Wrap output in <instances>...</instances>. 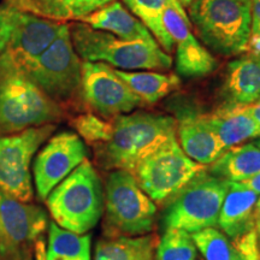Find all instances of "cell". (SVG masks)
<instances>
[{"mask_svg": "<svg viewBox=\"0 0 260 260\" xmlns=\"http://www.w3.org/2000/svg\"><path fill=\"white\" fill-rule=\"evenodd\" d=\"M46 204L53 222L65 230L87 234L95 228L104 212V191L92 162H81L51 191Z\"/></svg>", "mask_w": 260, "mask_h": 260, "instance_id": "cell-4", "label": "cell"}, {"mask_svg": "<svg viewBox=\"0 0 260 260\" xmlns=\"http://www.w3.org/2000/svg\"><path fill=\"white\" fill-rule=\"evenodd\" d=\"M190 24L200 40L220 56L246 53L251 32V6L240 0H193Z\"/></svg>", "mask_w": 260, "mask_h": 260, "instance_id": "cell-5", "label": "cell"}, {"mask_svg": "<svg viewBox=\"0 0 260 260\" xmlns=\"http://www.w3.org/2000/svg\"><path fill=\"white\" fill-rule=\"evenodd\" d=\"M87 159L83 140L73 132H60L47 140L32 164L39 199L46 200L52 190Z\"/></svg>", "mask_w": 260, "mask_h": 260, "instance_id": "cell-13", "label": "cell"}, {"mask_svg": "<svg viewBox=\"0 0 260 260\" xmlns=\"http://www.w3.org/2000/svg\"><path fill=\"white\" fill-rule=\"evenodd\" d=\"M255 229H256V234H258V242H259V248H260V222L256 223Z\"/></svg>", "mask_w": 260, "mask_h": 260, "instance_id": "cell-40", "label": "cell"}, {"mask_svg": "<svg viewBox=\"0 0 260 260\" xmlns=\"http://www.w3.org/2000/svg\"><path fill=\"white\" fill-rule=\"evenodd\" d=\"M116 73L144 104H155L181 86L176 74H162L159 71H124Z\"/></svg>", "mask_w": 260, "mask_h": 260, "instance_id": "cell-23", "label": "cell"}, {"mask_svg": "<svg viewBox=\"0 0 260 260\" xmlns=\"http://www.w3.org/2000/svg\"><path fill=\"white\" fill-rule=\"evenodd\" d=\"M240 2H242V3H245V4H247V5L252 6V0H240Z\"/></svg>", "mask_w": 260, "mask_h": 260, "instance_id": "cell-41", "label": "cell"}, {"mask_svg": "<svg viewBox=\"0 0 260 260\" xmlns=\"http://www.w3.org/2000/svg\"><path fill=\"white\" fill-rule=\"evenodd\" d=\"M259 194L237 182H229L218 217V225L232 241L255 229L254 209Z\"/></svg>", "mask_w": 260, "mask_h": 260, "instance_id": "cell-17", "label": "cell"}, {"mask_svg": "<svg viewBox=\"0 0 260 260\" xmlns=\"http://www.w3.org/2000/svg\"><path fill=\"white\" fill-rule=\"evenodd\" d=\"M197 252L190 233L168 228L155 247V260H197Z\"/></svg>", "mask_w": 260, "mask_h": 260, "instance_id": "cell-27", "label": "cell"}, {"mask_svg": "<svg viewBox=\"0 0 260 260\" xmlns=\"http://www.w3.org/2000/svg\"><path fill=\"white\" fill-rule=\"evenodd\" d=\"M155 249V237L152 235L148 242L142 247V249L135 260H153V252Z\"/></svg>", "mask_w": 260, "mask_h": 260, "instance_id": "cell-33", "label": "cell"}, {"mask_svg": "<svg viewBox=\"0 0 260 260\" xmlns=\"http://www.w3.org/2000/svg\"><path fill=\"white\" fill-rule=\"evenodd\" d=\"M19 63L32 82L58 105L81 93L82 63L71 41L70 25L44 53Z\"/></svg>", "mask_w": 260, "mask_h": 260, "instance_id": "cell-7", "label": "cell"}, {"mask_svg": "<svg viewBox=\"0 0 260 260\" xmlns=\"http://www.w3.org/2000/svg\"><path fill=\"white\" fill-rule=\"evenodd\" d=\"M70 37L75 51L84 61H102L124 71H165L172 65L170 54L155 40H123L82 22L70 25Z\"/></svg>", "mask_w": 260, "mask_h": 260, "instance_id": "cell-3", "label": "cell"}, {"mask_svg": "<svg viewBox=\"0 0 260 260\" xmlns=\"http://www.w3.org/2000/svg\"><path fill=\"white\" fill-rule=\"evenodd\" d=\"M246 53L260 54V0H252L251 32Z\"/></svg>", "mask_w": 260, "mask_h": 260, "instance_id": "cell-32", "label": "cell"}, {"mask_svg": "<svg viewBox=\"0 0 260 260\" xmlns=\"http://www.w3.org/2000/svg\"><path fill=\"white\" fill-rule=\"evenodd\" d=\"M164 25L176 47V70L184 77H203L217 68L212 53L191 31V24L178 0L165 9Z\"/></svg>", "mask_w": 260, "mask_h": 260, "instance_id": "cell-14", "label": "cell"}, {"mask_svg": "<svg viewBox=\"0 0 260 260\" xmlns=\"http://www.w3.org/2000/svg\"><path fill=\"white\" fill-rule=\"evenodd\" d=\"M254 218H255V223L260 222V195H259L258 201H256L255 209H254Z\"/></svg>", "mask_w": 260, "mask_h": 260, "instance_id": "cell-37", "label": "cell"}, {"mask_svg": "<svg viewBox=\"0 0 260 260\" xmlns=\"http://www.w3.org/2000/svg\"><path fill=\"white\" fill-rule=\"evenodd\" d=\"M224 93L226 105L245 106L260 99V54L246 53L228 64Z\"/></svg>", "mask_w": 260, "mask_h": 260, "instance_id": "cell-18", "label": "cell"}, {"mask_svg": "<svg viewBox=\"0 0 260 260\" xmlns=\"http://www.w3.org/2000/svg\"><path fill=\"white\" fill-rule=\"evenodd\" d=\"M176 119L151 112H133L112 119L111 138L95 146V160L105 170L134 174L146 158L176 139Z\"/></svg>", "mask_w": 260, "mask_h": 260, "instance_id": "cell-1", "label": "cell"}, {"mask_svg": "<svg viewBox=\"0 0 260 260\" xmlns=\"http://www.w3.org/2000/svg\"><path fill=\"white\" fill-rule=\"evenodd\" d=\"M104 212L106 236L139 237L153 230L157 207L134 174L115 170L106 181Z\"/></svg>", "mask_w": 260, "mask_h": 260, "instance_id": "cell-6", "label": "cell"}, {"mask_svg": "<svg viewBox=\"0 0 260 260\" xmlns=\"http://www.w3.org/2000/svg\"><path fill=\"white\" fill-rule=\"evenodd\" d=\"M17 9L4 3L0 5V54L8 48L10 38L15 25V16Z\"/></svg>", "mask_w": 260, "mask_h": 260, "instance_id": "cell-31", "label": "cell"}, {"mask_svg": "<svg viewBox=\"0 0 260 260\" xmlns=\"http://www.w3.org/2000/svg\"><path fill=\"white\" fill-rule=\"evenodd\" d=\"M233 242L236 249V260H260L256 229H253Z\"/></svg>", "mask_w": 260, "mask_h": 260, "instance_id": "cell-30", "label": "cell"}, {"mask_svg": "<svg viewBox=\"0 0 260 260\" xmlns=\"http://www.w3.org/2000/svg\"><path fill=\"white\" fill-rule=\"evenodd\" d=\"M69 24L17 10L8 50L19 61L30 60L44 53Z\"/></svg>", "mask_w": 260, "mask_h": 260, "instance_id": "cell-15", "label": "cell"}, {"mask_svg": "<svg viewBox=\"0 0 260 260\" xmlns=\"http://www.w3.org/2000/svg\"><path fill=\"white\" fill-rule=\"evenodd\" d=\"M47 213L35 204L23 203L0 190V255L15 260L42 237Z\"/></svg>", "mask_w": 260, "mask_h": 260, "instance_id": "cell-12", "label": "cell"}, {"mask_svg": "<svg viewBox=\"0 0 260 260\" xmlns=\"http://www.w3.org/2000/svg\"><path fill=\"white\" fill-rule=\"evenodd\" d=\"M205 170H207L206 165L190 159L177 139H172L146 158L135 170L134 176L152 201L160 204L171 200Z\"/></svg>", "mask_w": 260, "mask_h": 260, "instance_id": "cell-9", "label": "cell"}, {"mask_svg": "<svg viewBox=\"0 0 260 260\" xmlns=\"http://www.w3.org/2000/svg\"><path fill=\"white\" fill-rule=\"evenodd\" d=\"M229 182L209 171L198 175L171 199L164 216L165 228L199 232L217 226Z\"/></svg>", "mask_w": 260, "mask_h": 260, "instance_id": "cell-8", "label": "cell"}, {"mask_svg": "<svg viewBox=\"0 0 260 260\" xmlns=\"http://www.w3.org/2000/svg\"><path fill=\"white\" fill-rule=\"evenodd\" d=\"M80 22L128 41H153L155 39L145 24L118 0H113L81 19ZM157 41V40H155Z\"/></svg>", "mask_w": 260, "mask_h": 260, "instance_id": "cell-19", "label": "cell"}, {"mask_svg": "<svg viewBox=\"0 0 260 260\" xmlns=\"http://www.w3.org/2000/svg\"><path fill=\"white\" fill-rule=\"evenodd\" d=\"M174 0H123L126 8L151 31L162 50L174 51V41L164 25L165 9Z\"/></svg>", "mask_w": 260, "mask_h": 260, "instance_id": "cell-25", "label": "cell"}, {"mask_svg": "<svg viewBox=\"0 0 260 260\" xmlns=\"http://www.w3.org/2000/svg\"><path fill=\"white\" fill-rule=\"evenodd\" d=\"M237 183L241 184V186H243V187L248 188V189L255 191L256 194L260 195V172L255 174L254 176L247 178V180H243L241 182H237Z\"/></svg>", "mask_w": 260, "mask_h": 260, "instance_id": "cell-35", "label": "cell"}, {"mask_svg": "<svg viewBox=\"0 0 260 260\" xmlns=\"http://www.w3.org/2000/svg\"><path fill=\"white\" fill-rule=\"evenodd\" d=\"M176 123L178 144L194 161L209 167L225 151L204 115L184 113Z\"/></svg>", "mask_w": 260, "mask_h": 260, "instance_id": "cell-16", "label": "cell"}, {"mask_svg": "<svg viewBox=\"0 0 260 260\" xmlns=\"http://www.w3.org/2000/svg\"><path fill=\"white\" fill-rule=\"evenodd\" d=\"M204 116L224 149L241 145L247 140L260 138V128L243 111L242 106L224 105L217 111Z\"/></svg>", "mask_w": 260, "mask_h": 260, "instance_id": "cell-20", "label": "cell"}, {"mask_svg": "<svg viewBox=\"0 0 260 260\" xmlns=\"http://www.w3.org/2000/svg\"><path fill=\"white\" fill-rule=\"evenodd\" d=\"M81 95L93 111L103 117H115L132 112L144 105L142 100L116 73L102 61L82 63Z\"/></svg>", "mask_w": 260, "mask_h": 260, "instance_id": "cell-11", "label": "cell"}, {"mask_svg": "<svg viewBox=\"0 0 260 260\" xmlns=\"http://www.w3.org/2000/svg\"><path fill=\"white\" fill-rule=\"evenodd\" d=\"M34 260H46V245L42 237L34 243Z\"/></svg>", "mask_w": 260, "mask_h": 260, "instance_id": "cell-36", "label": "cell"}, {"mask_svg": "<svg viewBox=\"0 0 260 260\" xmlns=\"http://www.w3.org/2000/svg\"><path fill=\"white\" fill-rule=\"evenodd\" d=\"M242 109L260 128V99L256 100L255 103L249 104V105L242 106Z\"/></svg>", "mask_w": 260, "mask_h": 260, "instance_id": "cell-34", "label": "cell"}, {"mask_svg": "<svg viewBox=\"0 0 260 260\" xmlns=\"http://www.w3.org/2000/svg\"><path fill=\"white\" fill-rule=\"evenodd\" d=\"M54 130V124H44L0 136V190L23 203L31 201L32 158Z\"/></svg>", "mask_w": 260, "mask_h": 260, "instance_id": "cell-10", "label": "cell"}, {"mask_svg": "<svg viewBox=\"0 0 260 260\" xmlns=\"http://www.w3.org/2000/svg\"><path fill=\"white\" fill-rule=\"evenodd\" d=\"M63 116L60 105L30 80L8 48L0 54V135H10Z\"/></svg>", "mask_w": 260, "mask_h": 260, "instance_id": "cell-2", "label": "cell"}, {"mask_svg": "<svg viewBox=\"0 0 260 260\" xmlns=\"http://www.w3.org/2000/svg\"><path fill=\"white\" fill-rule=\"evenodd\" d=\"M191 2H193V0H178V3H180V4L182 5V8H183V9L188 8V6L191 4Z\"/></svg>", "mask_w": 260, "mask_h": 260, "instance_id": "cell-39", "label": "cell"}, {"mask_svg": "<svg viewBox=\"0 0 260 260\" xmlns=\"http://www.w3.org/2000/svg\"><path fill=\"white\" fill-rule=\"evenodd\" d=\"M207 171L228 182H241L260 172V147L255 142L226 148Z\"/></svg>", "mask_w": 260, "mask_h": 260, "instance_id": "cell-22", "label": "cell"}, {"mask_svg": "<svg viewBox=\"0 0 260 260\" xmlns=\"http://www.w3.org/2000/svg\"><path fill=\"white\" fill-rule=\"evenodd\" d=\"M31 249H29V251H25L23 254L22 255H19L17 259H15V260H34L32 259V256H31Z\"/></svg>", "mask_w": 260, "mask_h": 260, "instance_id": "cell-38", "label": "cell"}, {"mask_svg": "<svg viewBox=\"0 0 260 260\" xmlns=\"http://www.w3.org/2000/svg\"><path fill=\"white\" fill-rule=\"evenodd\" d=\"M71 125L83 141L93 146L106 142L111 138L113 129L112 121L109 122L103 117L93 115V113H83V115L76 116L71 121Z\"/></svg>", "mask_w": 260, "mask_h": 260, "instance_id": "cell-29", "label": "cell"}, {"mask_svg": "<svg viewBox=\"0 0 260 260\" xmlns=\"http://www.w3.org/2000/svg\"><path fill=\"white\" fill-rule=\"evenodd\" d=\"M90 234H76L65 230L54 222L48 224L46 260H92Z\"/></svg>", "mask_w": 260, "mask_h": 260, "instance_id": "cell-24", "label": "cell"}, {"mask_svg": "<svg viewBox=\"0 0 260 260\" xmlns=\"http://www.w3.org/2000/svg\"><path fill=\"white\" fill-rule=\"evenodd\" d=\"M113 0H5L19 11L53 21H81Z\"/></svg>", "mask_w": 260, "mask_h": 260, "instance_id": "cell-21", "label": "cell"}, {"mask_svg": "<svg viewBox=\"0 0 260 260\" xmlns=\"http://www.w3.org/2000/svg\"><path fill=\"white\" fill-rule=\"evenodd\" d=\"M255 145H256V146H258V147H260V139L258 140V141H256V142H255Z\"/></svg>", "mask_w": 260, "mask_h": 260, "instance_id": "cell-42", "label": "cell"}, {"mask_svg": "<svg viewBox=\"0 0 260 260\" xmlns=\"http://www.w3.org/2000/svg\"><path fill=\"white\" fill-rule=\"evenodd\" d=\"M151 236L104 237L96 243L94 260H135Z\"/></svg>", "mask_w": 260, "mask_h": 260, "instance_id": "cell-28", "label": "cell"}, {"mask_svg": "<svg viewBox=\"0 0 260 260\" xmlns=\"http://www.w3.org/2000/svg\"><path fill=\"white\" fill-rule=\"evenodd\" d=\"M190 235L205 260H236L234 242L216 226L205 228Z\"/></svg>", "mask_w": 260, "mask_h": 260, "instance_id": "cell-26", "label": "cell"}]
</instances>
